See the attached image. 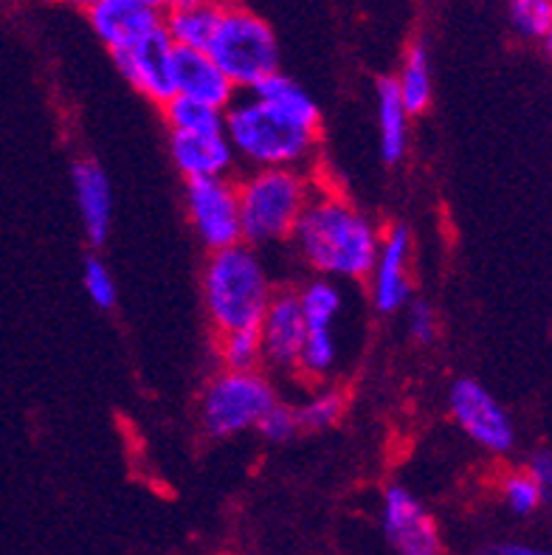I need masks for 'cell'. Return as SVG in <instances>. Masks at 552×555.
<instances>
[{
    "instance_id": "obj_31",
    "label": "cell",
    "mask_w": 552,
    "mask_h": 555,
    "mask_svg": "<svg viewBox=\"0 0 552 555\" xmlns=\"http://www.w3.org/2000/svg\"><path fill=\"white\" fill-rule=\"evenodd\" d=\"M485 555H550V550L532 547V544L504 542V544H490V547L485 550Z\"/></svg>"
},
{
    "instance_id": "obj_21",
    "label": "cell",
    "mask_w": 552,
    "mask_h": 555,
    "mask_svg": "<svg viewBox=\"0 0 552 555\" xmlns=\"http://www.w3.org/2000/svg\"><path fill=\"white\" fill-rule=\"evenodd\" d=\"M296 294H299L301 317H305L308 327H333L336 319L342 317L344 294L336 282L328 280V276H319V280L308 282Z\"/></svg>"
},
{
    "instance_id": "obj_22",
    "label": "cell",
    "mask_w": 552,
    "mask_h": 555,
    "mask_svg": "<svg viewBox=\"0 0 552 555\" xmlns=\"http://www.w3.org/2000/svg\"><path fill=\"white\" fill-rule=\"evenodd\" d=\"M164 119L169 133H206V130H223V111L203 105L195 99L172 96L164 102Z\"/></svg>"
},
{
    "instance_id": "obj_8",
    "label": "cell",
    "mask_w": 552,
    "mask_h": 555,
    "mask_svg": "<svg viewBox=\"0 0 552 555\" xmlns=\"http://www.w3.org/2000/svg\"><path fill=\"white\" fill-rule=\"evenodd\" d=\"M187 215L195 234L209 251L243 243L238 183L229 178L187 181Z\"/></svg>"
},
{
    "instance_id": "obj_34",
    "label": "cell",
    "mask_w": 552,
    "mask_h": 555,
    "mask_svg": "<svg viewBox=\"0 0 552 555\" xmlns=\"http://www.w3.org/2000/svg\"><path fill=\"white\" fill-rule=\"evenodd\" d=\"M192 3H197V0H167V9H183V7H192ZM164 9V12H167Z\"/></svg>"
},
{
    "instance_id": "obj_33",
    "label": "cell",
    "mask_w": 552,
    "mask_h": 555,
    "mask_svg": "<svg viewBox=\"0 0 552 555\" xmlns=\"http://www.w3.org/2000/svg\"><path fill=\"white\" fill-rule=\"evenodd\" d=\"M65 3H70V7L85 9V12H88V9H91V7H97L99 0H65Z\"/></svg>"
},
{
    "instance_id": "obj_18",
    "label": "cell",
    "mask_w": 552,
    "mask_h": 555,
    "mask_svg": "<svg viewBox=\"0 0 552 555\" xmlns=\"http://www.w3.org/2000/svg\"><path fill=\"white\" fill-rule=\"evenodd\" d=\"M409 125H412V113L400 102L395 82L381 79L377 82V133H381V155L386 164H400L409 153Z\"/></svg>"
},
{
    "instance_id": "obj_17",
    "label": "cell",
    "mask_w": 552,
    "mask_h": 555,
    "mask_svg": "<svg viewBox=\"0 0 552 555\" xmlns=\"http://www.w3.org/2000/svg\"><path fill=\"white\" fill-rule=\"evenodd\" d=\"M220 9H223L220 0H197L192 7L167 9L162 14L164 31L178 49L206 51L217 21H220Z\"/></svg>"
},
{
    "instance_id": "obj_19",
    "label": "cell",
    "mask_w": 552,
    "mask_h": 555,
    "mask_svg": "<svg viewBox=\"0 0 552 555\" xmlns=\"http://www.w3.org/2000/svg\"><path fill=\"white\" fill-rule=\"evenodd\" d=\"M398 88L400 102L412 116L426 113L434 99V82H432V60L423 42H412L406 51L403 63H400L398 77L391 79Z\"/></svg>"
},
{
    "instance_id": "obj_23",
    "label": "cell",
    "mask_w": 552,
    "mask_h": 555,
    "mask_svg": "<svg viewBox=\"0 0 552 555\" xmlns=\"http://www.w3.org/2000/svg\"><path fill=\"white\" fill-rule=\"evenodd\" d=\"M217 356H220L223 370H259L262 345H259L257 327L217 333Z\"/></svg>"
},
{
    "instance_id": "obj_15",
    "label": "cell",
    "mask_w": 552,
    "mask_h": 555,
    "mask_svg": "<svg viewBox=\"0 0 552 555\" xmlns=\"http://www.w3.org/2000/svg\"><path fill=\"white\" fill-rule=\"evenodd\" d=\"M169 155L187 181L201 178H229L238 164V155L231 150L223 130H206V133H169Z\"/></svg>"
},
{
    "instance_id": "obj_1",
    "label": "cell",
    "mask_w": 552,
    "mask_h": 555,
    "mask_svg": "<svg viewBox=\"0 0 552 555\" xmlns=\"http://www.w3.org/2000/svg\"><path fill=\"white\" fill-rule=\"evenodd\" d=\"M291 240L319 276L358 282L370 276L381 229L350 201L316 192L296 220Z\"/></svg>"
},
{
    "instance_id": "obj_20",
    "label": "cell",
    "mask_w": 552,
    "mask_h": 555,
    "mask_svg": "<svg viewBox=\"0 0 552 555\" xmlns=\"http://www.w3.org/2000/svg\"><path fill=\"white\" fill-rule=\"evenodd\" d=\"M338 361V345L333 336V327H308L305 345L296 361V375H301L310 384H322L333 375Z\"/></svg>"
},
{
    "instance_id": "obj_5",
    "label": "cell",
    "mask_w": 552,
    "mask_h": 555,
    "mask_svg": "<svg viewBox=\"0 0 552 555\" xmlns=\"http://www.w3.org/2000/svg\"><path fill=\"white\" fill-rule=\"evenodd\" d=\"M206 54L238 91H252L254 85L280 70V46L273 28L238 3H223Z\"/></svg>"
},
{
    "instance_id": "obj_7",
    "label": "cell",
    "mask_w": 552,
    "mask_h": 555,
    "mask_svg": "<svg viewBox=\"0 0 552 555\" xmlns=\"http://www.w3.org/2000/svg\"><path fill=\"white\" fill-rule=\"evenodd\" d=\"M448 409L462 435H468V440H474L479 449L490 454H508L516 446L513 417L476 378L454 380L448 395Z\"/></svg>"
},
{
    "instance_id": "obj_24",
    "label": "cell",
    "mask_w": 552,
    "mask_h": 555,
    "mask_svg": "<svg viewBox=\"0 0 552 555\" xmlns=\"http://www.w3.org/2000/svg\"><path fill=\"white\" fill-rule=\"evenodd\" d=\"M511 26L522 40L547 42L552 37V0H511L508 3Z\"/></svg>"
},
{
    "instance_id": "obj_9",
    "label": "cell",
    "mask_w": 552,
    "mask_h": 555,
    "mask_svg": "<svg viewBox=\"0 0 552 555\" xmlns=\"http://www.w3.org/2000/svg\"><path fill=\"white\" fill-rule=\"evenodd\" d=\"M381 528L395 555H442L440 528L409 488H386Z\"/></svg>"
},
{
    "instance_id": "obj_16",
    "label": "cell",
    "mask_w": 552,
    "mask_h": 555,
    "mask_svg": "<svg viewBox=\"0 0 552 555\" xmlns=\"http://www.w3.org/2000/svg\"><path fill=\"white\" fill-rule=\"evenodd\" d=\"M70 181L77 192L79 218L93 246H102L113 223V190L105 169L97 162H79L70 169Z\"/></svg>"
},
{
    "instance_id": "obj_26",
    "label": "cell",
    "mask_w": 552,
    "mask_h": 555,
    "mask_svg": "<svg viewBox=\"0 0 552 555\" xmlns=\"http://www.w3.org/2000/svg\"><path fill=\"white\" fill-rule=\"evenodd\" d=\"M550 493L527 472H513L502 479V500L516 516H532Z\"/></svg>"
},
{
    "instance_id": "obj_11",
    "label": "cell",
    "mask_w": 552,
    "mask_h": 555,
    "mask_svg": "<svg viewBox=\"0 0 552 555\" xmlns=\"http://www.w3.org/2000/svg\"><path fill=\"white\" fill-rule=\"evenodd\" d=\"M172 49L176 46L162 23V28H155L153 35H147L130 49L113 51V63L141 96H147L155 105H164L176 96L172 93Z\"/></svg>"
},
{
    "instance_id": "obj_32",
    "label": "cell",
    "mask_w": 552,
    "mask_h": 555,
    "mask_svg": "<svg viewBox=\"0 0 552 555\" xmlns=\"http://www.w3.org/2000/svg\"><path fill=\"white\" fill-rule=\"evenodd\" d=\"M139 3H144V7L155 9V12H162V14L164 9H167V0H139Z\"/></svg>"
},
{
    "instance_id": "obj_13",
    "label": "cell",
    "mask_w": 552,
    "mask_h": 555,
    "mask_svg": "<svg viewBox=\"0 0 552 555\" xmlns=\"http://www.w3.org/2000/svg\"><path fill=\"white\" fill-rule=\"evenodd\" d=\"M172 93L226 111L231 99L238 96V88L231 85L223 70L217 68V63L206 51L176 46L172 49Z\"/></svg>"
},
{
    "instance_id": "obj_2",
    "label": "cell",
    "mask_w": 552,
    "mask_h": 555,
    "mask_svg": "<svg viewBox=\"0 0 552 555\" xmlns=\"http://www.w3.org/2000/svg\"><path fill=\"white\" fill-rule=\"evenodd\" d=\"M322 127L287 116L257 93L234 96L223 111V133L231 150L254 169L299 167L313 158Z\"/></svg>"
},
{
    "instance_id": "obj_27",
    "label": "cell",
    "mask_w": 552,
    "mask_h": 555,
    "mask_svg": "<svg viewBox=\"0 0 552 555\" xmlns=\"http://www.w3.org/2000/svg\"><path fill=\"white\" fill-rule=\"evenodd\" d=\"M82 285L91 296V302L97 305L99 310H111L119 302V288H116V280H113L111 268L99 257H88L82 268Z\"/></svg>"
},
{
    "instance_id": "obj_12",
    "label": "cell",
    "mask_w": 552,
    "mask_h": 555,
    "mask_svg": "<svg viewBox=\"0 0 552 555\" xmlns=\"http://www.w3.org/2000/svg\"><path fill=\"white\" fill-rule=\"evenodd\" d=\"M262 361L282 373H296L299 350L305 345L308 324L301 317L299 294L296 291H277L268 299V308L257 324Z\"/></svg>"
},
{
    "instance_id": "obj_30",
    "label": "cell",
    "mask_w": 552,
    "mask_h": 555,
    "mask_svg": "<svg viewBox=\"0 0 552 555\" xmlns=\"http://www.w3.org/2000/svg\"><path fill=\"white\" fill-rule=\"evenodd\" d=\"M525 472L530 474V477L536 479V482H539V486L544 488L547 493H550V488H552V454H550V449L532 451V457H530V463H527Z\"/></svg>"
},
{
    "instance_id": "obj_25",
    "label": "cell",
    "mask_w": 552,
    "mask_h": 555,
    "mask_svg": "<svg viewBox=\"0 0 552 555\" xmlns=\"http://www.w3.org/2000/svg\"><path fill=\"white\" fill-rule=\"evenodd\" d=\"M344 409H347V398L338 389H319L296 409V421H299L301 431H322L336 426L344 417Z\"/></svg>"
},
{
    "instance_id": "obj_10",
    "label": "cell",
    "mask_w": 552,
    "mask_h": 555,
    "mask_svg": "<svg viewBox=\"0 0 552 555\" xmlns=\"http://www.w3.org/2000/svg\"><path fill=\"white\" fill-rule=\"evenodd\" d=\"M412 257L414 237L409 225H391L389 232L381 234V246L367 276L377 313H398L409 305L414 294Z\"/></svg>"
},
{
    "instance_id": "obj_4",
    "label": "cell",
    "mask_w": 552,
    "mask_h": 555,
    "mask_svg": "<svg viewBox=\"0 0 552 555\" xmlns=\"http://www.w3.org/2000/svg\"><path fill=\"white\" fill-rule=\"evenodd\" d=\"M313 195L316 186L305 169H254L243 183H238L243 243L257 248L291 237L296 220Z\"/></svg>"
},
{
    "instance_id": "obj_28",
    "label": "cell",
    "mask_w": 552,
    "mask_h": 555,
    "mask_svg": "<svg viewBox=\"0 0 552 555\" xmlns=\"http://www.w3.org/2000/svg\"><path fill=\"white\" fill-rule=\"evenodd\" d=\"M254 429L266 437L268 443H287L299 435V421H296V409L285 406V403H273L271 409H266V415L259 417Z\"/></svg>"
},
{
    "instance_id": "obj_3",
    "label": "cell",
    "mask_w": 552,
    "mask_h": 555,
    "mask_svg": "<svg viewBox=\"0 0 552 555\" xmlns=\"http://www.w3.org/2000/svg\"><path fill=\"white\" fill-rule=\"evenodd\" d=\"M273 288L257 248L234 243L209 254L203 271V302L217 333L257 327Z\"/></svg>"
},
{
    "instance_id": "obj_6",
    "label": "cell",
    "mask_w": 552,
    "mask_h": 555,
    "mask_svg": "<svg viewBox=\"0 0 552 555\" xmlns=\"http://www.w3.org/2000/svg\"><path fill=\"white\" fill-rule=\"evenodd\" d=\"M273 403V384L259 370H223L203 389L201 423L206 435L226 440L254 429Z\"/></svg>"
},
{
    "instance_id": "obj_29",
    "label": "cell",
    "mask_w": 552,
    "mask_h": 555,
    "mask_svg": "<svg viewBox=\"0 0 552 555\" xmlns=\"http://www.w3.org/2000/svg\"><path fill=\"white\" fill-rule=\"evenodd\" d=\"M409 336L418 341V345H432L437 338V310L426 302V299H409Z\"/></svg>"
},
{
    "instance_id": "obj_14",
    "label": "cell",
    "mask_w": 552,
    "mask_h": 555,
    "mask_svg": "<svg viewBox=\"0 0 552 555\" xmlns=\"http://www.w3.org/2000/svg\"><path fill=\"white\" fill-rule=\"evenodd\" d=\"M93 35L102 40L107 51H121L153 35L162 28V12L144 7L139 0H99L88 9Z\"/></svg>"
}]
</instances>
